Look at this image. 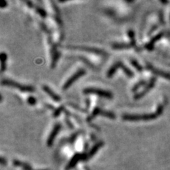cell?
I'll return each mask as SVG.
<instances>
[{"mask_svg": "<svg viewBox=\"0 0 170 170\" xmlns=\"http://www.w3.org/2000/svg\"><path fill=\"white\" fill-rule=\"evenodd\" d=\"M162 110H163V106H159L156 112L154 114H142V115H124L123 116V119L130 121H150V120L155 119L159 116L162 112Z\"/></svg>", "mask_w": 170, "mask_h": 170, "instance_id": "obj_1", "label": "cell"}, {"mask_svg": "<svg viewBox=\"0 0 170 170\" xmlns=\"http://www.w3.org/2000/svg\"><path fill=\"white\" fill-rule=\"evenodd\" d=\"M118 68L122 69L128 77L133 76V72L131 70H130L125 66V65H124L121 62H117L111 67L109 70H108V72H107V77H111L114 75L116 71Z\"/></svg>", "mask_w": 170, "mask_h": 170, "instance_id": "obj_2", "label": "cell"}, {"mask_svg": "<svg viewBox=\"0 0 170 170\" xmlns=\"http://www.w3.org/2000/svg\"><path fill=\"white\" fill-rule=\"evenodd\" d=\"M1 84L3 85H7L9 86V87H14V88L18 89L21 90V91H26V92H33L34 91L35 89L33 88L31 86H26V85H22L21 84L16 83V82H14V81L9 80V79H3L1 81Z\"/></svg>", "mask_w": 170, "mask_h": 170, "instance_id": "obj_3", "label": "cell"}, {"mask_svg": "<svg viewBox=\"0 0 170 170\" xmlns=\"http://www.w3.org/2000/svg\"><path fill=\"white\" fill-rule=\"evenodd\" d=\"M83 92L84 94H95L100 96L105 97V98H109V99L113 98L112 93L108 91H105V90L100 89L87 88L84 89Z\"/></svg>", "mask_w": 170, "mask_h": 170, "instance_id": "obj_4", "label": "cell"}, {"mask_svg": "<svg viewBox=\"0 0 170 170\" xmlns=\"http://www.w3.org/2000/svg\"><path fill=\"white\" fill-rule=\"evenodd\" d=\"M82 159H87V155L85 154H80V153H76L73 157L72 158V159L70 160V162H68V164L67 165L66 167H65V170H70L72 168L75 167L76 166L77 164Z\"/></svg>", "mask_w": 170, "mask_h": 170, "instance_id": "obj_5", "label": "cell"}, {"mask_svg": "<svg viewBox=\"0 0 170 170\" xmlns=\"http://www.w3.org/2000/svg\"><path fill=\"white\" fill-rule=\"evenodd\" d=\"M85 73H86V71L85 70H78L76 73L74 74L72 77H70L67 80V82L64 84L63 87H62V89H63L64 90H66L67 89L69 88V87H70V86L72 85V84L77 80V79H79V77H82L83 75H85Z\"/></svg>", "mask_w": 170, "mask_h": 170, "instance_id": "obj_6", "label": "cell"}, {"mask_svg": "<svg viewBox=\"0 0 170 170\" xmlns=\"http://www.w3.org/2000/svg\"><path fill=\"white\" fill-rule=\"evenodd\" d=\"M60 128H61L60 124V123L55 124V126H54V128H53V129L52 132H51V133L50 134L49 137H48V140H47V145H48V146L51 147V145H53L54 140H55V137H56V135H58V133H59Z\"/></svg>", "mask_w": 170, "mask_h": 170, "instance_id": "obj_7", "label": "cell"}, {"mask_svg": "<svg viewBox=\"0 0 170 170\" xmlns=\"http://www.w3.org/2000/svg\"><path fill=\"white\" fill-rule=\"evenodd\" d=\"M68 48H72V49H79L82 50V51H87V52L93 53L95 54H101V55H104L106 54V53L104 51L101 49H98V48H89V47H82V46H68Z\"/></svg>", "mask_w": 170, "mask_h": 170, "instance_id": "obj_8", "label": "cell"}, {"mask_svg": "<svg viewBox=\"0 0 170 170\" xmlns=\"http://www.w3.org/2000/svg\"><path fill=\"white\" fill-rule=\"evenodd\" d=\"M147 67H148V68L150 70L152 71V72H153V73H155V75H159L160 77H165L166 78V79H168L170 80V74L168 73V72H164V71L156 69V68H154L153 66H152V65H150V64H148V65H147Z\"/></svg>", "mask_w": 170, "mask_h": 170, "instance_id": "obj_9", "label": "cell"}, {"mask_svg": "<svg viewBox=\"0 0 170 170\" xmlns=\"http://www.w3.org/2000/svg\"><path fill=\"white\" fill-rule=\"evenodd\" d=\"M155 78H152V79H151V80L150 81L149 84H148V85L146 86V87L144 89L143 91H142L140 93H139V94H136V95L135 96V98H136V99H138V98L142 97V96L145 95V94H146L147 92H148V91H149L150 89H152V87H154V85H155Z\"/></svg>", "mask_w": 170, "mask_h": 170, "instance_id": "obj_10", "label": "cell"}, {"mask_svg": "<svg viewBox=\"0 0 170 170\" xmlns=\"http://www.w3.org/2000/svg\"><path fill=\"white\" fill-rule=\"evenodd\" d=\"M104 145V142L103 141H100V142H97L95 145L93 146V148L90 150V151L89 152V153L87 155V159H89V158H92L94 155L97 152V151L100 149V148Z\"/></svg>", "mask_w": 170, "mask_h": 170, "instance_id": "obj_11", "label": "cell"}, {"mask_svg": "<svg viewBox=\"0 0 170 170\" xmlns=\"http://www.w3.org/2000/svg\"><path fill=\"white\" fill-rule=\"evenodd\" d=\"M13 164H14V166L19 167L22 168L23 170H34L31 165L26 163V162L18 160V159H14V160L13 161Z\"/></svg>", "mask_w": 170, "mask_h": 170, "instance_id": "obj_12", "label": "cell"}, {"mask_svg": "<svg viewBox=\"0 0 170 170\" xmlns=\"http://www.w3.org/2000/svg\"><path fill=\"white\" fill-rule=\"evenodd\" d=\"M43 89L44 91H45V92H46L47 94H48V95H49L50 96L53 98V99L55 100V101H60V99H61L60 97L58 94H56L55 93H54L53 91L52 90H51V89L48 87V86L43 85Z\"/></svg>", "mask_w": 170, "mask_h": 170, "instance_id": "obj_13", "label": "cell"}, {"mask_svg": "<svg viewBox=\"0 0 170 170\" xmlns=\"http://www.w3.org/2000/svg\"><path fill=\"white\" fill-rule=\"evenodd\" d=\"M132 40V42L130 43H115L113 45V48L115 49H123V48H128L135 45V40Z\"/></svg>", "mask_w": 170, "mask_h": 170, "instance_id": "obj_14", "label": "cell"}, {"mask_svg": "<svg viewBox=\"0 0 170 170\" xmlns=\"http://www.w3.org/2000/svg\"><path fill=\"white\" fill-rule=\"evenodd\" d=\"M98 115L104 116L108 117V118H111V119H114L116 118V116L114 115V114H113L112 112H109V111H103V110L99 109L98 111Z\"/></svg>", "mask_w": 170, "mask_h": 170, "instance_id": "obj_15", "label": "cell"}, {"mask_svg": "<svg viewBox=\"0 0 170 170\" xmlns=\"http://www.w3.org/2000/svg\"><path fill=\"white\" fill-rule=\"evenodd\" d=\"M162 36V33H159V34H158V35H156V36H155L154 38H152V39L151 40L150 42L147 45V48L150 50L152 49V47H153V45L155 44V43L156 42V41H158V40H159Z\"/></svg>", "mask_w": 170, "mask_h": 170, "instance_id": "obj_16", "label": "cell"}, {"mask_svg": "<svg viewBox=\"0 0 170 170\" xmlns=\"http://www.w3.org/2000/svg\"><path fill=\"white\" fill-rule=\"evenodd\" d=\"M1 72H4L6 69V61H7V55L4 53L1 54Z\"/></svg>", "mask_w": 170, "mask_h": 170, "instance_id": "obj_17", "label": "cell"}, {"mask_svg": "<svg viewBox=\"0 0 170 170\" xmlns=\"http://www.w3.org/2000/svg\"><path fill=\"white\" fill-rule=\"evenodd\" d=\"M131 63H132V65H133V66L135 67V68H136V69L138 70V71H142V68H141L140 65L139 64H138V62H136V61H135V60H131Z\"/></svg>", "mask_w": 170, "mask_h": 170, "instance_id": "obj_18", "label": "cell"}, {"mask_svg": "<svg viewBox=\"0 0 170 170\" xmlns=\"http://www.w3.org/2000/svg\"><path fill=\"white\" fill-rule=\"evenodd\" d=\"M145 81H141V82H140L139 83L137 84V85H135V87H134V88L133 89V90L134 91H135V90H137L138 88H140V87L141 86L143 85H145Z\"/></svg>", "mask_w": 170, "mask_h": 170, "instance_id": "obj_19", "label": "cell"}, {"mask_svg": "<svg viewBox=\"0 0 170 170\" xmlns=\"http://www.w3.org/2000/svg\"><path fill=\"white\" fill-rule=\"evenodd\" d=\"M36 9H37V11H38V13L40 14V15H41L42 16H43V17H45V16H46V12H45L44 10H43L42 9L37 8Z\"/></svg>", "mask_w": 170, "mask_h": 170, "instance_id": "obj_20", "label": "cell"}, {"mask_svg": "<svg viewBox=\"0 0 170 170\" xmlns=\"http://www.w3.org/2000/svg\"><path fill=\"white\" fill-rule=\"evenodd\" d=\"M62 109H63V107H62V106L60 107L59 108H58V109H57L56 111H55V114H54V116H55V117L58 116H59V114H60L61 111H62Z\"/></svg>", "mask_w": 170, "mask_h": 170, "instance_id": "obj_21", "label": "cell"}, {"mask_svg": "<svg viewBox=\"0 0 170 170\" xmlns=\"http://www.w3.org/2000/svg\"><path fill=\"white\" fill-rule=\"evenodd\" d=\"M28 101L31 105H34L35 104V102H36V100L33 97H29L28 99Z\"/></svg>", "mask_w": 170, "mask_h": 170, "instance_id": "obj_22", "label": "cell"}, {"mask_svg": "<svg viewBox=\"0 0 170 170\" xmlns=\"http://www.w3.org/2000/svg\"><path fill=\"white\" fill-rule=\"evenodd\" d=\"M7 1H4V0H3V1H1V4H0V7H1V8H3V7H7Z\"/></svg>", "mask_w": 170, "mask_h": 170, "instance_id": "obj_23", "label": "cell"}, {"mask_svg": "<svg viewBox=\"0 0 170 170\" xmlns=\"http://www.w3.org/2000/svg\"><path fill=\"white\" fill-rule=\"evenodd\" d=\"M1 163L2 165H7V161H6V159H4L3 157L1 158Z\"/></svg>", "mask_w": 170, "mask_h": 170, "instance_id": "obj_24", "label": "cell"}, {"mask_svg": "<svg viewBox=\"0 0 170 170\" xmlns=\"http://www.w3.org/2000/svg\"><path fill=\"white\" fill-rule=\"evenodd\" d=\"M38 170H48V169H38Z\"/></svg>", "mask_w": 170, "mask_h": 170, "instance_id": "obj_25", "label": "cell"}]
</instances>
